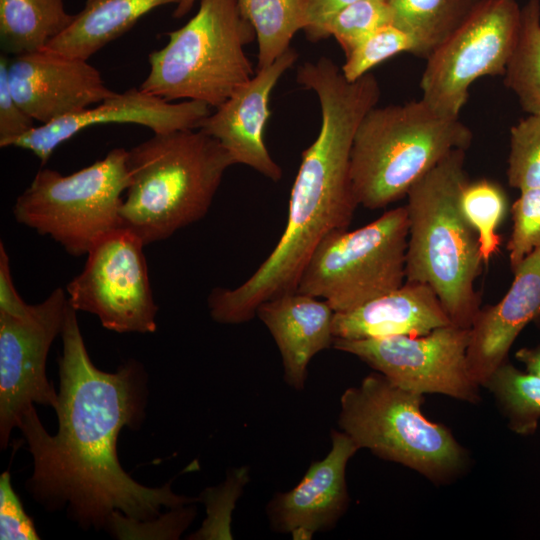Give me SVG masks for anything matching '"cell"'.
<instances>
[{
    "label": "cell",
    "mask_w": 540,
    "mask_h": 540,
    "mask_svg": "<svg viewBox=\"0 0 540 540\" xmlns=\"http://www.w3.org/2000/svg\"><path fill=\"white\" fill-rule=\"evenodd\" d=\"M76 312L69 304L60 334L57 433L46 431L34 406L18 427L34 464L27 490L50 510L67 506L70 517L85 529H108L115 512L148 521L162 507L200 501L174 493L171 481L146 487L121 467L118 435L125 426H139L144 417L146 375L135 361L113 373L99 370L88 355Z\"/></svg>",
    "instance_id": "cell-1"
},
{
    "label": "cell",
    "mask_w": 540,
    "mask_h": 540,
    "mask_svg": "<svg viewBox=\"0 0 540 540\" xmlns=\"http://www.w3.org/2000/svg\"><path fill=\"white\" fill-rule=\"evenodd\" d=\"M354 135L348 122L335 117L322 119L317 138L302 152L279 241L244 283L211 292L208 308L214 321L247 322L261 303L296 291L318 245L329 235L348 229L359 206L350 178Z\"/></svg>",
    "instance_id": "cell-2"
},
{
    "label": "cell",
    "mask_w": 540,
    "mask_h": 540,
    "mask_svg": "<svg viewBox=\"0 0 540 540\" xmlns=\"http://www.w3.org/2000/svg\"><path fill=\"white\" fill-rule=\"evenodd\" d=\"M466 150L456 149L407 193L406 281L429 285L453 325L470 329L481 309L475 288L483 270L477 234L459 206L469 179Z\"/></svg>",
    "instance_id": "cell-3"
},
{
    "label": "cell",
    "mask_w": 540,
    "mask_h": 540,
    "mask_svg": "<svg viewBox=\"0 0 540 540\" xmlns=\"http://www.w3.org/2000/svg\"><path fill=\"white\" fill-rule=\"evenodd\" d=\"M232 165L220 142L201 129L154 134L128 151L121 227L145 245L169 238L207 214Z\"/></svg>",
    "instance_id": "cell-4"
},
{
    "label": "cell",
    "mask_w": 540,
    "mask_h": 540,
    "mask_svg": "<svg viewBox=\"0 0 540 540\" xmlns=\"http://www.w3.org/2000/svg\"><path fill=\"white\" fill-rule=\"evenodd\" d=\"M472 140L459 118L439 115L422 99L373 107L351 149L350 178L358 204L377 210L397 202L450 152L467 150Z\"/></svg>",
    "instance_id": "cell-5"
},
{
    "label": "cell",
    "mask_w": 540,
    "mask_h": 540,
    "mask_svg": "<svg viewBox=\"0 0 540 540\" xmlns=\"http://www.w3.org/2000/svg\"><path fill=\"white\" fill-rule=\"evenodd\" d=\"M148 56L140 89L166 101H201L217 108L253 76L244 47L256 38L237 0H200L197 13L168 33Z\"/></svg>",
    "instance_id": "cell-6"
},
{
    "label": "cell",
    "mask_w": 540,
    "mask_h": 540,
    "mask_svg": "<svg viewBox=\"0 0 540 540\" xmlns=\"http://www.w3.org/2000/svg\"><path fill=\"white\" fill-rule=\"evenodd\" d=\"M423 400L374 372L343 392L338 424L359 449L445 483L462 472L467 455L446 426L425 417Z\"/></svg>",
    "instance_id": "cell-7"
},
{
    "label": "cell",
    "mask_w": 540,
    "mask_h": 540,
    "mask_svg": "<svg viewBox=\"0 0 540 540\" xmlns=\"http://www.w3.org/2000/svg\"><path fill=\"white\" fill-rule=\"evenodd\" d=\"M127 155V150L114 148L66 176L41 169L17 198L15 219L50 236L70 255L87 254L101 236L121 227L122 194L130 185Z\"/></svg>",
    "instance_id": "cell-8"
},
{
    "label": "cell",
    "mask_w": 540,
    "mask_h": 540,
    "mask_svg": "<svg viewBox=\"0 0 540 540\" xmlns=\"http://www.w3.org/2000/svg\"><path fill=\"white\" fill-rule=\"evenodd\" d=\"M408 234L403 205L363 227L329 235L307 262L296 291L325 300L334 312H345L401 287Z\"/></svg>",
    "instance_id": "cell-9"
},
{
    "label": "cell",
    "mask_w": 540,
    "mask_h": 540,
    "mask_svg": "<svg viewBox=\"0 0 540 540\" xmlns=\"http://www.w3.org/2000/svg\"><path fill=\"white\" fill-rule=\"evenodd\" d=\"M521 23L516 0H480L464 22L426 59L421 99L436 113L459 118L469 87L503 76Z\"/></svg>",
    "instance_id": "cell-10"
},
{
    "label": "cell",
    "mask_w": 540,
    "mask_h": 540,
    "mask_svg": "<svg viewBox=\"0 0 540 540\" xmlns=\"http://www.w3.org/2000/svg\"><path fill=\"white\" fill-rule=\"evenodd\" d=\"M144 242L127 228L101 236L87 252L80 274L67 285L69 304L96 315L118 333H152L158 307L153 299Z\"/></svg>",
    "instance_id": "cell-11"
},
{
    "label": "cell",
    "mask_w": 540,
    "mask_h": 540,
    "mask_svg": "<svg viewBox=\"0 0 540 540\" xmlns=\"http://www.w3.org/2000/svg\"><path fill=\"white\" fill-rule=\"evenodd\" d=\"M69 307L67 294L56 288L26 312H0V443L5 449L14 428L34 404L55 408L58 393L46 376V360L61 334Z\"/></svg>",
    "instance_id": "cell-12"
},
{
    "label": "cell",
    "mask_w": 540,
    "mask_h": 540,
    "mask_svg": "<svg viewBox=\"0 0 540 540\" xmlns=\"http://www.w3.org/2000/svg\"><path fill=\"white\" fill-rule=\"evenodd\" d=\"M469 340L470 329L450 324L422 336L334 339L332 346L358 357L403 389L476 403L479 385L468 370Z\"/></svg>",
    "instance_id": "cell-13"
},
{
    "label": "cell",
    "mask_w": 540,
    "mask_h": 540,
    "mask_svg": "<svg viewBox=\"0 0 540 540\" xmlns=\"http://www.w3.org/2000/svg\"><path fill=\"white\" fill-rule=\"evenodd\" d=\"M211 114L210 106L201 101H166L140 88L115 92L96 106L44 125H37L13 139L9 146L31 151L44 164L53 151L81 130L98 124L130 123L150 128L154 134L175 130L198 129Z\"/></svg>",
    "instance_id": "cell-14"
},
{
    "label": "cell",
    "mask_w": 540,
    "mask_h": 540,
    "mask_svg": "<svg viewBox=\"0 0 540 540\" xmlns=\"http://www.w3.org/2000/svg\"><path fill=\"white\" fill-rule=\"evenodd\" d=\"M8 79L16 102L40 125L82 111L115 93L87 60L47 50L14 56L9 60Z\"/></svg>",
    "instance_id": "cell-15"
},
{
    "label": "cell",
    "mask_w": 540,
    "mask_h": 540,
    "mask_svg": "<svg viewBox=\"0 0 540 540\" xmlns=\"http://www.w3.org/2000/svg\"><path fill=\"white\" fill-rule=\"evenodd\" d=\"M331 449L313 462L291 490L277 493L267 505L271 528L289 533L295 540H310L316 532L329 530L349 505L346 466L359 450L343 431L332 430Z\"/></svg>",
    "instance_id": "cell-16"
},
{
    "label": "cell",
    "mask_w": 540,
    "mask_h": 540,
    "mask_svg": "<svg viewBox=\"0 0 540 540\" xmlns=\"http://www.w3.org/2000/svg\"><path fill=\"white\" fill-rule=\"evenodd\" d=\"M297 57L290 47L272 64L258 69L198 128L218 140L235 164L246 165L274 182L281 179L282 169L264 142V128L270 117L269 99L278 80Z\"/></svg>",
    "instance_id": "cell-17"
},
{
    "label": "cell",
    "mask_w": 540,
    "mask_h": 540,
    "mask_svg": "<svg viewBox=\"0 0 540 540\" xmlns=\"http://www.w3.org/2000/svg\"><path fill=\"white\" fill-rule=\"evenodd\" d=\"M514 279L503 298L481 308L470 328L468 370L484 386L505 361L520 332L540 322V246L513 272Z\"/></svg>",
    "instance_id": "cell-18"
},
{
    "label": "cell",
    "mask_w": 540,
    "mask_h": 540,
    "mask_svg": "<svg viewBox=\"0 0 540 540\" xmlns=\"http://www.w3.org/2000/svg\"><path fill=\"white\" fill-rule=\"evenodd\" d=\"M452 324L434 290L427 284H404L352 310L335 312L334 339L364 340L422 336Z\"/></svg>",
    "instance_id": "cell-19"
},
{
    "label": "cell",
    "mask_w": 540,
    "mask_h": 540,
    "mask_svg": "<svg viewBox=\"0 0 540 540\" xmlns=\"http://www.w3.org/2000/svg\"><path fill=\"white\" fill-rule=\"evenodd\" d=\"M334 313L325 300L298 291L258 306L256 316L272 335L281 354L284 380L292 388H304L311 359L333 344Z\"/></svg>",
    "instance_id": "cell-20"
},
{
    "label": "cell",
    "mask_w": 540,
    "mask_h": 540,
    "mask_svg": "<svg viewBox=\"0 0 540 540\" xmlns=\"http://www.w3.org/2000/svg\"><path fill=\"white\" fill-rule=\"evenodd\" d=\"M181 0H86L73 22L43 50L88 60L153 9Z\"/></svg>",
    "instance_id": "cell-21"
},
{
    "label": "cell",
    "mask_w": 540,
    "mask_h": 540,
    "mask_svg": "<svg viewBox=\"0 0 540 540\" xmlns=\"http://www.w3.org/2000/svg\"><path fill=\"white\" fill-rule=\"evenodd\" d=\"M64 0H0V41L14 56L43 50L73 22Z\"/></svg>",
    "instance_id": "cell-22"
},
{
    "label": "cell",
    "mask_w": 540,
    "mask_h": 540,
    "mask_svg": "<svg viewBox=\"0 0 540 540\" xmlns=\"http://www.w3.org/2000/svg\"><path fill=\"white\" fill-rule=\"evenodd\" d=\"M480 0H386L393 25L414 40V55L427 59L469 16Z\"/></svg>",
    "instance_id": "cell-23"
},
{
    "label": "cell",
    "mask_w": 540,
    "mask_h": 540,
    "mask_svg": "<svg viewBox=\"0 0 540 540\" xmlns=\"http://www.w3.org/2000/svg\"><path fill=\"white\" fill-rule=\"evenodd\" d=\"M307 0H237L242 15L252 24L258 41V69L272 64L290 48L297 31L304 29Z\"/></svg>",
    "instance_id": "cell-24"
},
{
    "label": "cell",
    "mask_w": 540,
    "mask_h": 540,
    "mask_svg": "<svg viewBox=\"0 0 540 540\" xmlns=\"http://www.w3.org/2000/svg\"><path fill=\"white\" fill-rule=\"evenodd\" d=\"M503 76L522 110L540 115V0L521 7L518 40Z\"/></svg>",
    "instance_id": "cell-25"
},
{
    "label": "cell",
    "mask_w": 540,
    "mask_h": 540,
    "mask_svg": "<svg viewBox=\"0 0 540 540\" xmlns=\"http://www.w3.org/2000/svg\"><path fill=\"white\" fill-rule=\"evenodd\" d=\"M459 206L477 234L483 262L488 264L501 245V236L497 230L510 211L507 193L494 180L468 179L462 186Z\"/></svg>",
    "instance_id": "cell-26"
},
{
    "label": "cell",
    "mask_w": 540,
    "mask_h": 540,
    "mask_svg": "<svg viewBox=\"0 0 540 540\" xmlns=\"http://www.w3.org/2000/svg\"><path fill=\"white\" fill-rule=\"evenodd\" d=\"M484 387L496 398L512 431L533 434L540 420V378L503 362Z\"/></svg>",
    "instance_id": "cell-27"
},
{
    "label": "cell",
    "mask_w": 540,
    "mask_h": 540,
    "mask_svg": "<svg viewBox=\"0 0 540 540\" xmlns=\"http://www.w3.org/2000/svg\"><path fill=\"white\" fill-rule=\"evenodd\" d=\"M391 24L393 14L386 0H363L327 19L309 39L333 36L346 56L371 34Z\"/></svg>",
    "instance_id": "cell-28"
},
{
    "label": "cell",
    "mask_w": 540,
    "mask_h": 540,
    "mask_svg": "<svg viewBox=\"0 0 540 540\" xmlns=\"http://www.w3.org/2000/svg\"><path fill=\"white\" fill-rule=\"evenodd\" d=\"M506 174L519 192L540 189V115H528L511 127Z\"/></svg>",
    "instance_id": "cell-29"
},
{
    "label": "cell",
    "mask_w": 540,
    "mask_h": 540,
    "mask_svg": "<svg viewBox=\"0 0 540 540\" xmlns=\"http://www.w3.org/2000/svg\"><path fill=\"white\" fill-rule=\"evenodd\" d=\"M415 50L413 38L391 24L371 34L348 53L341 71L348 81L353 82L394 55L403 52L414 54Z\"/></svg>",
    "instance_id": "cell-30"
},
{
    "label": "cell",
    "mask_w": 540,
    "mask_h": 540,
    "mask_svg": "<svg viewBox=\"0 0 540 540\" xmlns=\"http://www.w3.org/2000/svg\"><path fill=\"white\" fill-rule=\"evenodd\" d=\"M510 212L513 225L506 249L513 273L540 246V189L520 192Z\"/></svg>",
    "instance_id": "cell-31"
},
{
    "label": "cell",
    "mask_w": 540,
    "mask_h": 540,
    "mask_svg": "<svg viewBox=\"0 0 540 540\" xmlns=\"http://www.w3.org/2000/svg\"><path fill=\"white\" fill-rule=\"evenodd\" d=\"M32 519L25 512L15 493L8 471L0 477V539L34 540L39 539Z\"/></svg>",
    "instance_id": "cell-32"
},
{
    "label": "cell",
    "mask_w": 540,
    "mask_h": 540,
    "mask_svg": "<svg viewBox=\"0 0 540 540\" xmlns=\"http://www.w3.org/2000/svg\"><path fill=\"white\" fill-rule=\"evenodd\" d=\"M9 59L5 53L0 56V146L8 147L15 138L35 127L30 117L12 96L8 79Z\"/></svg>",
    "instance_id": "cell-33"
},
{
    "label": "cell",
    "mask_w": 540,
    "mask_h": 540,
    "mask_svg": "<svg viewBox=\"0 0 540 540\" xmlns=\"http://www.w3.org/2000/svg\"><path fill=\"white\" fill-rule=\"evenodd\" d=\"M27 304L18 294L12 280L9 257L0 243V312L20 315L27 311Z\"/></svg>",
    "instance_id": "cell-34"
},
{
    "label": "cell",
    "mask_w": 540,
    "mask_h": 540,
    "mask_svg": "<svg viewBox=\"0 0 540 540\" xmlns=\"http://www.w3.org/2000/svg\"><path fill=\"white\" fill-rule=\"evenodd\" d=\"M363 0H307L304 12V31L309 39L330 17L346 7Z\"/></svg>",
    "instance_id": "cell-35"
},
{
    "label": "cell",
    "mask_w": 540,
    "mask_h": 540,
    "mask_svg": "<svg viewBox=\"0 0 540 540\" xmlns=\"http://www.w3.org/2000/svg\"><path fill=\"white\" fill-rule=\"evenodd\" d=\"M515 357L524 364L527 372L540 378V345L521 348L515 353Z\"/></svg>",
    "instance_id": "cell-36"
},
{
    "label": "cell",
    "mask_w": 540,
    "mask_h": 540,
    "mask_svg": "<svg viewBox=\"0 0 540 540\" xmlns=\"http://www.w3.org/2000/svg\"><path fill=\"white\" fill-rule=\"evenodd\" d=\"M196 0H181L174 10L173 16L180 18L186 15L193 7Z\"/></svg>",
    "instance_id": "cell-37"
}]
</instances>
